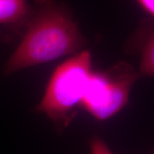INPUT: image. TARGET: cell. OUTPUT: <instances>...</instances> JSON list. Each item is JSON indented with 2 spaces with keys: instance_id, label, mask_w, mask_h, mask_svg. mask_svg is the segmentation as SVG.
I'll list each match as a JSON object with an SVG mask.
<instances>
[{
  "instance_id": "1",
  "label": "cell",
  "mask_w": 154,
  "mask_h": 154,
  "mask_svg": "<svg viewBox=\"0 0 154 154\" xmlns=\"http://www.w3.org/2000/svg\"><path fill=\"white\" fill-rule=\"evenodd\" d=\"M23 32L22 41L4 66L7 76L72 54L84 43L72 17L54 0H36Z\"/></svg>"
},
{
  "instance_id": "2",
  "label": "cell",
  "mask_w": 154,
  "mask_h": 154,
  "mask_svg": "<svg viewBox=\"0 0 154 154\" xmlns=\"http://www.w3.org/2000/svg\"><path fill=\"white\" fill-rule=\"evenodd\" d=\"M91 72V54L84 51L58 66L51 75L36 110L47 115L59 131L74 119Z\"/></svg>"
},
{
  "instance_id": "3",
  "label": "cell",
  "mask_w": 154,
  "mask_h": 154,
  "mask_svg": "<svg viewBox=\"0 0 154 154\" xmlns=\"http://www.w3.org/2000/svg\"><path fill=\"white\" fill-rule=\"evenodd\" d=\"M139 77L124 61L103 72H91L80 107L97 120H107L126 105L131 89Z\"/></svg>"
},
{
  "instance_id": "4",
  "label": "cell",
  "mask_w": 154,
  "mask_h": 154,
  "mask_svg": "<svg viewBox=\"0 0 154 154\" xmlns=\"http://www.w3.org/2000/svg\"><path fill=\"white\" fill-rule=\"evenodd\" d=\"M32 12L26 0H0V25L14 33L20 34Z\"/></svg>"
},
{
  "instance_id": "5",
  "label": "cell",
  "mask_w": 154,
  "mask_h": 154,
  "mask_svg": "<svg viewBox=\"0 0 154 154\" xmlns=\"http://www.w3.org/2000/svg\"><path fill=\"white\" fill-rule=\"evenodd\" d=\"M138 74L140 77L154 76V32L143 47Z\"/></svg>"
},
{
  "instance_id": "6",
  "label": "cell",
  "mask_w": 154,
  "mask_h": 154,
  "mask_svg": "<svg viewBox=\"0 0 154 154\" xmlns=\"http://www.w3.org/2000/svg\"><path fill=\"white\" fill-rule=\"evenodd\" d=\"M91 154H113L101 138L94 136L90 140Z\"/></svg>"
},
{
  "instance_id": "7",
  "label": "cell",
  "mask_w": 154,
  "mask_h": 154,
  "mask_svg": "<svg viewBox=\"0 0 154 154\" xmlns=\"http://www.w3.org/2000/svg\"><path fill=\"white\" fill-rule=\"evenodd\" d=\"M136 1L146 12L154 17V0H136Z\"/></svg>"
},
{
  "instance_id": "8",
  "label": "cell",
  "mask_w": 154,
  "mask_h": 154,
  "mask_svg": "<svg viewBox=\"0 0 154 154\" xmlns=\"http://www.w3.org/2000/svg\"><path fill=\"white\" fill-rule=\"evenodd\" d=\"M151 154H154V151H153V152H152V153Z\"/></svg>"
}]
</instances>
